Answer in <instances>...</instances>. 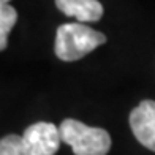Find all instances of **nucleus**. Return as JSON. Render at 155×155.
<instances>
[{
	"label": "nucleus",
	"mask_w": 155,
	"mask_h": 155,
	"mask_svg": "<svg viewBox=\"0 0 155 155\" xmlns=\"http://www.w3.org/2000/svg\"><path fill=\"white\" fill-rule=\"evenodd\" d=\"M10 0H0V5H8Z\"/></svg>",
	"instance_id": "obj_8"
},
{
	"label": "nucleus",
	"mask_w": 155,
	"mask_h": 155,
	"mask_svg": "<svg viewBox=\"0 0 155 155\" xmlns=\"http://www.w3.org/2000/svg\"><path fill=\"white\" fill-rule=\"evenodd\" d=\"M0 155H24L22 136L6 135L0 139Z\"/></svg>",
	"instance_id": "obj_7"
},
{
	"label": "nucleus",
	"mask_w": 155,
	"mask_h": 155,
	"mask_svg": "<svg viewBox=\"0 0 155 155\" xmlns=\"http://www.w3.org/2000/svg\"><path fill=\"white\" fill-rule=\"evenodd\" d=\"M57 8L79 22H97L103 16V5L98 0H55Z\"/></svg>",
	"instance_id": "obj_5"
},
{
	"label": "nucleus",
	"mask_w": 155,
	"mask_h": 155,
	"mask_svg": "<svg viewBox=\"0 0 155 155\" xmlns=\"http://www.w3.org/2000/svg\"><path fill=\"white\" fill-rule=\"evenodd\" d=\"M60 130L51 122H37L22 133L24 155H55L60 147Z\"/></svg>",
	"instance_id": "obj_3"
},
{
	"label": "nucleus",
	"mask_w": 155,
	"mask_h": 155,
	"mask_svg": "<svg viewBox=\"0 0 155 155\" xmlns=\"http://www.w3.org/2000/svg\"><path fill=\"white\" fill-rule=\"evenodd\" d=\"M59 130L62 141L71 146L74 155H106L111 149L109 133L100 127H89L74 119H65Z\"/></svg>",
	"instance_id": "obj_2"
},
{
	"label": "nucleus",
	"mask_w": 155,
	"mask_h": 155,
	"mask_svg": "<svg viewBox=\"0 0 155 155\" xmlns=\"http://www.w3.org/2000/svg\"><path fill=\"white\" fill-rule=\"evenodd\" d=\"M130 128L146 149L155 152V101L143 100L130 112Z\"/></svg>",
	"instance_id": "obj_4"
},
{
	"label": "nucleus",
	"mask_w": 155,
	"mask_h": 155,
	"mask_svg": "<svg viewBox=\"0 0 155 155\" xmlns=\"http://www.w3.org/2000/svg\"><path fill=\"white\" fill-rule=\"evenodd\" d=\"M104 43L106 35L101 32L82 22H68L62 24L55 32L54 52L63 62H74Z\"/></svg>",
	"instance_id": "obj_1"
},
{
	"label": "nucleus",
	"mask_w": 155,
	"mask_h": 155,
	"mask_svg": "<svg viewBox=\"0 0 155 155\" xmlns=\"http://www.w3.org/2000/svg\"><path fill=\"white\" fill-rule=\"evenodd\" d=\"M18 21V11L11 5H0V51L8 45V35Z\"/></svg>",
	"instance_id": "obj_6"
}]
</instances>
